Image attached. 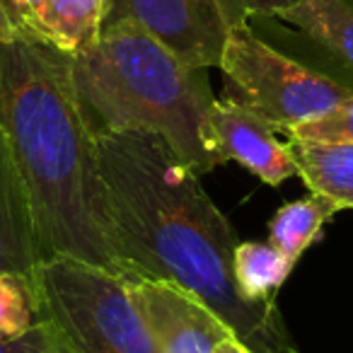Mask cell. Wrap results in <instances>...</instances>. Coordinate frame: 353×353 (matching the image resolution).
Returning a JSON list of instances; mask_svg holds the SVG:
<instances>
[{
    "instance_id": "obj_1",
    "label": "cell",
    "mask_w": 353,
    "mask_h": 353,
    "mask_svg": "<svg viewBox=\"0 0 353 353\" xmlns=\"http://www.w3.org/2000/svg\"><path fill=\"white\" fill-rule=\"evenodd\" d=\"M94 148L123 276L192 293L254 353H298L276 300L252 303L235 288V232L165 138L107 131Z\"/></svg>"
},
{
    "instance_id": "obj_2",
    "label": "cell",
    "mask_w": 353,
    "mask_h": 353,
    "mask_svg": "<svg viewBox=\"0 0 353 353\" xmlns=\"http://www.w3.org/2000/svg\"><path fill=\"white\" fill-rule=\"evenodd\" d=\"M0 128L30 194L41 261L73 256L123 276L112 245L94 133L75 88L73 56L3 22Z\"/></svg>"
},
{
    "instance_id": "obj_3",
    "label": "cell",
    "mask_w": 353,
    "mask_h": 353,
    "mask_svg": "<svg viewBox=\"0 0 353 353\" xmlns=\"http://www.w3.org/2000/svg\"><path fill=\"white\" fill-rule=\"evenodd\" d=\"M78 97L92 133L148 131L165 138L199 176L213 170L206 117L213 92L203 68H189L133 22H114L73 56Z\"/></svg>"
},
{
    "instance_id": "obj_4",
    "label": "cell",
    "mask_w": 353,
    "mask_h": 353,
    "mask_svg": "<svg viewBox=\"0 0 353 353\" xmlns=\"http://www.w3.org/2000/svg\"><path fill=\"white\" fill-rule=\"evenodd\" d=\"M34 285L41 319L68 353H160L123 276L49 256L37 264Z\"/></svg>"
},
{
    "instance_id": "obj_5",
    "label": "cell",
    "mask_w": 353,
    "mask_h": 353,
    "mask_svg": "<svg viewBox=\"0 0 353 353\" xmlns=\"http://www.w3.org/2000/svg\"><path fill=\"white\" fill-rule=\"evenodd\" d=\"M218 68L225 75L228 97L264 117L276 131L310 121L353 94L348 85L261 41L247 22L228 30Z\"/></svg>"
},
{
    "instance_id": "obj_6",
    "label": "cell",
    "mask_w": 353,
    "mask_h": 353,
    "mask_svg": "<svg viewBox=\"0 0 353 353\" xmlns=\"http://www.w3.org/2000/svg\"><path fill=\"white\" fill-rule=\"evenodd\" d=\"M133 22L189 68H218L228 22L218 0H107L104 27Z\"/></svg>"
},
{
    "instance_id": "obj_7",
    "label": "cell",
    "mask_w": 353,
    "mask_h": 353,
    "mask_svg": "<svg viewBox=\"0 0 353 353\" xmlns=\"http://www.w3.org/2000/svg\"><path fill=\"white\" fill-rule=\"evenodd\" d=\"M276 126L235 99H213L206 117V150L213 167L240 162L269 187H281L298 174L288 143H281Z\"/></svg>"
},
{
    "instance_id": "obj_8",
    "label": "cell",
    "mask_w": 353,
    "mask_h": 353,
    "mask_svg": "<svg viewBox=\"0 0 353 353\" xmlns=\"http://www.w3.org/2000/svg\"><path fill=\"white\" fill-rule=\"evenodd\" d=\"M128 288L160 353H213L232 334L201 300L167 281L128 279Z\"/></svg>"
},
{
    "instance_id": "obj_9",
    "label": "cell",
    "mask_w": 353,
    "mask_h": 353,
    "mask_svg": "<svg viewBox=\"0 0 353 353\" xmlns=\"http://www.w3.org/2000/svg\"><path fill=\"white\" fill-rule=\"evenodd\" d=\"M39 261L41 247L30 194L10 141L0 128V271H15L34 279Z\"/></svg>"
},
{
    "instance_id": "obj_10",
    "label": "cell",
    "mask_w": 353,
    "mask_h": 353,
    "mask_svg": "<svg viewBox=\"0 0 353 353\" xmlns=\"http://www.w3.org/2000/svg\"><path fill=\"white\" fill-rule=\"evenodd\" d=\"M107 0H30L22 30L68 56H78L102 34Z\"/></svg>"
},
{
    "instance_id": "obj_11",
    "label": "cell",
    "mask_w": 353,
    "mask_h": 353,
    "mask_svg": "<svg viewBox=\"0 0 353 353\" xmlns=\"http://www.w3.org/2000/svg\"><path fill=\"white\" fill-rule=\"evenodd\" d=\"M353 70V0H293L276 12Z\"/></svg>"
},
{
    "instance_id": "obj_12",
    "label": "cell",
    "mask_w": 353,
    "mask_h": 353,
    "mask_svg": "<svg viewBox=\"0 0 353 353\" xmlns=\"http://www.w3.org/2000/svg\"><path fill=\"white\" fill-rule=\"evenodd\" d=\"M288 145L310 192L324 194L339 208H353V143L288 141Z\"/></svg>"
},
{
    "instance_id": "obj_13",
    "label": "cell",
    "mask_w": 353,
    "mask_h": 353,
    "mask_svg": "<svg viewBox=\"0 0 353 353\" xmlns=\"http://www.w3.org/2000/svg\"><path fill=\"white\" fill-rule=\"evenodd\" d=\"M336 211H341L336 201L324 194L310 192V196L285 203L274 213L269 221V242L288 259L298 261Z\"/></svg>"
},
{
    "instance_id": "obj_14",
    "label": "cell",
    "mask_w": 353,
    "mask_h": 353,
    "mask_svg": "<svg viewBox=\"0 0 353 353\" xmlns=\"http://www.w3.org/2000/svg\"><path fill=\"white\" fill-rule=\"evenodd\" d=\"M295 261L271 242H237L232 254V279L240 295L252 303L274 300L276 290L285 283Z\"/></svg>"
},
{
    "instance_id": "obj_15",
    "label": "cell",
    "mask_w": 353,
    "mask_h": 353,
    "mask_svg": "<svg viewBox=\"0 0 353 353\" xmlns=\"http://www.w3.org/2000/svg\"><path fill=\"white\" fill-rule=\"evenodd\" d=\"M39 319L34 279L15 271H0V339L22 336Z\"/></svg>"
},
{
    "instance_id": "obj_16",
    "label": "cell",
    "mask_w": 353,
    "mask_h": 353,
    "mask_svg": "<svg viewBox=\"0 0 353 353\" xmlns=\"http://www.w3.org/2000/svg\"><path fill=\"white\" fill-rule=\"evenodd\" d=\"M283 133L288 136V141L353 143V94L310 121L285 126Z\"/></svg>"
},
{
    "instance_id": "obj_17",
    "label": "cell",
    "mask_w": 353,
    "mask_h": 353,
    "mask_svg": "<svg viewBox=\"0 0 353 353\" xmlns=\"http://www.w3.org/2000/svg\"><path fill=\"white\" fill-rule=\"evenodd\" d=\"M0 353H68L51 324L39 319L27 334L17 339H0Z\"/></svg>"
},
{
    "instance_id": "obj_18",
    "label": "cell",
    "mask_w": 353,
    "mask_h": 353,
    "mask_svg": "<svg viewBox=\"0 0 353 353\" xmlns=\"http://www.w3.org/2000/svg\"><path fill=\"white\" fill-rule=\"evenodd\" d=\"M293 0H218L223 17H225L228 27L245 25L250 17L264 15L274 17L279 10H283L285 6H290Z\"/></svg>"
},
{
    "instance_id": "obj_19",
    "label": "cell",
    "mask_w": 353,
    "mask_h": 353,
    "mask_svg": "<svg viewBox=\"0 0 353 353\" xmlns=\"http://www.w3.org/2000/svg\"><path fill=\"white\" fill-rule=\"evenodd\" d=\"M213 353H254L252 348H247L245 343L240 341V339H235L232 334H228L225 339H221L216 346V351Z\"/></svg>"
}]
</instances>
